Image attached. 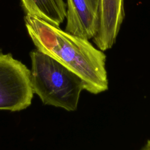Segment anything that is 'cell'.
<instances>
[{
	"label": "cell",
	"instance_id": "1",
	"mask_svg": "<svg viewBox=\"0 0 150 150\" xmlns=\"http://www.w3.org/2000/svg\"><path fill=\"white\" fill-rule=\"evenodd\" d=\"M28 32L37 50L56 60L77 74L85 90L98 94L108 89L106 56L87 39L66 32L40 18L26 15Z\"/></svg>",
	"mask_w": 150,
	"mask_h": 150
},
{
	"label": "cell",
	"instance_id": "2",
	"mask_svg": "<svg viewBox=\"0 0 150 150\" xmlns=\"http://www.w3.org/2000/svg\"><path fill=\"white\" fill-rule=\"evenodd\" d=\"M30 83L34 93L45 104L75 111L83 80L75 73L50 56L36 50L30 53Z\"/></svg>",
	"mask_w": 150,
	"mask_h": 150
},
{
	"label": "cell",
	"instance_id": "3",
	"mask_svg": "<svg viewBox=\"0 0 150 150\" xmlns=\"http://www.w3.org/2000/svg\"><path fill=\"white\" fill-rule=\"evenodd\" d=\"M33 93L30 70L11 54L0 53V110H23L30 105Z\"/></svg>",
	"mask_w": 150,
	"mask_h": 150
},
{
	"label": "cell",
	"instance_id": "4",
	"mask_svg": "<svg viewBox=\"0 0 150 150\" xmlns=\"http://www.w3.org/2000/svg\"><path fill=\"white\" fill-rule=\"evenodd\" d=\"M65 31L87 40L98 32L101 0H66Z\"/></svg>",
	"mask_w": 150,
	"mask_h": 150
},
{
	"label": "cell",
	"instance_id": "5",
	"mask_svg": "<svg viewBox=\"0 0 150 150\" xmlns=\"http://www.w3.org/2000/svg\"><path fill=\"white\" fill-rule=\"evenodd\" d=\"M124 18V0H101L99 29L93 39L98 49L113 46Z\"/></svg>",
	"mask_w": 150,
	"mask_h": 150
},
{
	"label": "cell",
	"instance_id": "6",
	"mask_svg": "<svg viewBox=\"0 0 150 150\" xmlns=\"http://www.w3.org/2000/svg\"><path fill=\"white\" fill-rule=\"evenodd\" d=\"M27 15L59 26L66 18V4L63 0H21Z\"/></svg>",
	"mask_w": 150,
	"mask_h": 150
},
{
	"label": "cell",
	"instance_id": "7",
	"mask_svg": "<svg viewBox=\"0 0 150 150\" xmlns=\"http://www.w3.org/2000/svg\"><path fill=\"white\" fill-rule=\"evenodd\" d=\"M141 150H150V140H148Z\"/></svg>",
	"mask_w": 150,
	"mask_h": 150
}]
</instances>
